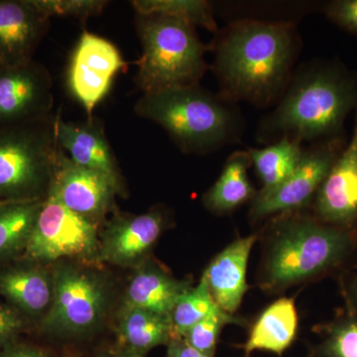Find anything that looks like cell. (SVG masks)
<instances>
[{
    "label": "cell",
    "mask_w": 357,
    "mask_h": 357,
    "mask_svg": "<svg viewBox=\"0 0 357 357\" xmlns=\"http://www.w3.org/2000/svg\"><path fill=\"white\" fill-rule=\"evenodd\" d=\"M300 48L299 34L290 21L232 23L215 44L213 69L220 98L269 105L287 86Z\"/></svg>",
    "instance_id": "obj_1"
},
{
    "label": "cell",
    "mask_w": 357,
    "mask_h": 357,
    "mask_svg": "<svg viewBox=\"0 0 357 357\" xmlns=\"http://www.w3.org/2000/svg\"><path fill=\"white\" fill-rule=\"evenodd\" d=\"M264 236L258 284L270 294L330 273L351 257L357 244L354 229L300 211L276 215Z\"/></svg>",
    "instance_id": "obj_2"
},
{
    "label": "cell",
    "mask_w": 357,
    "mask_h": 357,
    "mask_svg": "<svg viewBox=\"0 0 357 357\" xmlns=\"http://www.w3.org/2000/svg\"><path fill=\"white\" fill-rule=\"evenodd\" d=\"M357 109V82L333 67L303 68L271 114L259 124L260 140L311 141L340 132L347 114Z\"/></svg>",
    "instance_id": "obj_3"
},
{
    "label": "cell",
    "mask_w": 357,
    "mask_h": 357,
    "mask_svg": "<svg viewBox=\"0 0 357 357\" xmlns=\"http://www.w3.org/2000/svg\"><path fill=\"white\" fill-rule=\"evenodd\" d=\"M134 112L165 129L185 153H210L236 140L241 130L230 102L199 84L143 93Z\"/></svg>",
    "instance_id": "obj_4"
},
{
    "label": "cell",
    "mask_w": 357,
    "mask_h": 357,
    "mask_svg": "<svg viewBox=\"0 0 357 357\" xmlns=\"http://www.w3.org/2000/svg\"><path fill=\"white\" fill-rule=\"evenodd\" d=\"M135 26L142 48L135 79L143 93L198 86L208 69V48L194 25L159 14L136 13Z\"/></svg>",
    "instance_id": "obj_5"
},
{
    "label": "cell",
    "mask_w": 357,
    "mask_h": 357,
    "mask_svg": "<svg viewBox=\"0 0 357 357\" xmlns=\"http://www.w3.org/2000/svg\"><path fill=\"white\" fill-rule=\"evenodd\" d=\"M58 151L52 119L0 128V203L46 198Z\"/></svg>",
    "instance_id": "obj_6"
},
{
    "label": "cell",
    "mask_w": 357,
    "mask_h": 357,
    "mask_svg": "<svg viewBox=\"0 0 357 357\" xmlns=\"http://www.w3.org/2000/svg\"><path fill=\"white\" fill-rule=\"evenodd\" d=\"M53 279V301L41 321L45 332L61 337L93 332L109 305V288L102 277L84 268L63 264L56 268Z\"/></svg>",
    "instance_id": "obj_7"
},
{
    "label": "cell",
    "mask_w": 357,
    "mask_h": 357,
    "mask_svg": "<svg viewBox=\"0 0 357 357\" xmlns=\"http://www.w3.org/2000/svg\"><path fill=\"white\" fill-rule=\"evenodd\" d=\"M100 246L98 225L47 196L23 257L26 261L38 264L61 258L98 259Z\"/></svg>",
    "instance_id": "obj_8"
},
{
    "label": "cell",
    "mask_w": 357,
    "mask_h": 357,
    "mask_svg": "<svg viewBox=\"0 0 357 357\" xmlns=\"http://www.w3.org/2000/svg\"><path fill=\"white\" fill-rule=\"evenodd\" d=\"M340 155L337 140L304 150L294 172L269 191H258L250 202L252 222L295 213L312 204L319 187Z\"/></svg>",
    "instance_id": "obj_9"
},
{
    "label": "cell",
    "mask_w": 357,
    "mask_h": 357,
    "mask_svg": "<svg viewBox=\"0 0 357 357\" xmlns=\"http://www.w3.org/2000/svg\"><path fill=\"white\" fill-rule=\"evenodd\" d=\"M128 67L114 43L89 31L79 36L68 68L70 93L86 110L89 119L109 93L115 76Z\"/></svg>",
    "instance_id": "obj_10"
},
{
    "label": "cell",
    "mask_w": 357,
    "mask_h": 357,
    "mask_svg": "<svg viewBox=\"0 0 357 357\" xmlns=\"http://www.w3.org/2000/svg\"><path fill=\"white\" fill-rule=\"evenodd\" d=\"M54 98L46 68L32 62L0 66V128L51 119Z\"/></svg>",
    "instance_id": "obj_11"
},
{
    "label": "cell",
    "mask_w": 357,
    "mask_h": 357,
    "mask_svg": "<svg viewBox=\"0 0 357 357\" xmlns=\"http://www.w3.org/2000/svg\"><path fill=\"white\" fill-rule=\"evenodd\" d=\"M119 194L114 183L102 174L77 165L60 149L47 196L91 222L107 217Z\"/></svg>",
    "instance_id": "obj_12"
},
{
    "label": "cell",
    "mask_w": 357,
    "mask_h": 357,
    "mask_svg": "<svg viewBox=\"0 0 357 357\" xmlns=\"http://www.w3.org/2000/svg\"><path fill=\"white\" fill-rule=\"evenodd\" d=\"M314 217L342 229H354L357 222V109L351 142L319 187L314 202Z\"/></svg>",
    "instance_id": "obj_13"
},
{
    "label": "cell",
    "mask_w": 357,
    "mask_h": 357,
    "mask_svg": "<svg viewBox=\"0 0 357 357\" xmlns=\"http://www.w3.org/2000/svg\"><path fill=\"white\" fill-rule=\"evenodd\" d=\"M167 223L168 217L159 208L142 215L114 217L103 234L98 259L122 267L140 265Z\"/></svg>",
    "instance_id": "obj_14"
},
{
    "label": "cell",
    "mask_w": 357,
    "mask_h": 357,
    "mask_svg": "<svg viewBox=\"0 0 357 357\" xmlns=\"http://www.w3.org/2000/svg\"><path fill=\"white\" fill-rule=\"evenodd\" d=\"M58 146L77 165L102 174L109 178L119 194H123V180L102 122L95 117L86 121L54 119Z\"/></svg>",
    "instance_id": "obj_15"
},
{
    "label": "cell",
    "mask_w": 357,
    "mask_h": 357,
    "mask_svg": "<svg viewBox=\"0 0 357 357\" xmlns=\"http://www.w3.org/2000/svg\"><path fill=\"white\" fill-rule=\"evenodd\" d=\"M48 22L32 0H0V66L32 62Z\"/></svg>",
    "instance_id": "obj_16"
},
{
    "label": "cell",
    "mask_w": 357,
    "mask_h": 357,
    "mask_svg": "<svg viewBox=\"0 0 357 357\" xmlns=\"http://www.w3.org/2000/svg\"><path fill=\"white\" fill-rule=\"evenodd\" d=\"M258 234L232 241L206 268L202 276L218 306L234 316L248 290V265Z\"/></svg>",
    "instance_id": "obj_17"
},
{
    "label": "cell",
    "mask_w": 357,
    "mask_h": 357,
    "mask_svg": "<svg viewBox=\"0 0 357 357\" xmlns=\"http://www.w3.org/2000/svg\"><path fill=\"white\" fill-rule=\"evenodd\" d=\"M54 295L53 273L26 261L0 269V296L23 317L43 319Z\"/></svg>",
    "instance_id": "obj_18"
},
{
    "label": "cell",
    "mask_w": 357,
    "mask_h": 357,
    "mask_svg": "<svg viewBox=\"0 0 357 357\" xmlns=\"http://www.w3.org/2000/svg\"><path fill=\"white\" fill-rule=\"evenodd\" d=\"M297 309L292 298H281L263 310L251 326L245 344L241 347L243 357L255 351L272 352L283 356L292 345L298 333Z\"/></svg>",
    "instance_id": "obj_19"
},
{
    "label": "cell",
    "mask_w": 357,
    "mask_h": 357,
    "mask_svg": "<svg viewBox=\"0 0 357 357\" xmlns=\"http://www.w3.org/2000/svg\"><path fill=\"white\" fill-rule=\"evenodd\" d=\"M192 288L156 265L138 268L126 289L123 306L170 316L178 298Z\"/></svg>",
    "instance_id": "obj_20"
},
{
    "label": "cell",
    "mask_w": 357,
    "mask_h": 357,
    "mask_svg": "<svg viewBox=\"0 0 357 357\" xmlns=\"http://www.w3.org/2000/svg\"><path fill=\"white\" fill-rule=\"evenodd\" d=\"M250 166L248 151H236L230 155L217 182L204 195L206 210L215 215H229L252 201L257 192L248 178Z\"/></svg>",
    "instance_id": "obj_21"
},
{
    "label": "cell",
    "mask_w": 357,
    "mask_h": 357,
    "mask_svg": "<svg viewBox=\"0 0 357 357\" xmlns=\"http://www.w3.org/2000/svg\"><path fill=\"white\" fill-rule=\"evenodd\" d=\"M117 333L119 347L144 356L175 337L170 316L138 307H122Z\"/></svg>",
    "instance_id": "obj_22"
},
{
    "label": "cell",
    "mask_w": 357,
    "mask_h": 357,
    "mask_svg": "<svg viewBox=\"0 0 357 357\" xmlns=\"http://www.w3.org/2000/svg\"><path fill=\"white\" fill-rule=\"evenodd\" d=\"M43 201L0 203V266L24 255Z\"/></svg>",
    "instance_id": "obj_23"
},
{
    "label": "cell",
    "mask_w": 357,
    "mask_h": 357,
    "mask_svg": "<svg viewBox=\"0 0 357 357\" xmlns=\"http://www.w3.org/2000/svg\"><path fill=\"white\" fill-rule=\"evenodd\" d=\"M303 152L302 143L289 137L260 149H249L251 165L262 184L260 191H269L285 181L295 170Z\"/></svg>",
    "instance_id": "obj_24"
},
{
    "label": "cell",
    "mask_w": 357,
    "mask_h": 357,
    "mask_svg": "<svg viewBox=\"0 0 357 357\" xmlns=\"http://www.w3.org/2000/svg\"><path fill=\"white\" fill-rule=\"evenodd\" d=\"M131 6L135 13L169 16L195 27L202 26L208 31L218 32L213 6L204 0H134Z\"/></svg>",
    "instance_id": "obj_25"
},
{
    "label": "cell",
    "mask_w": 357,
    "mask_h": 357,
    "mask_svg": "<svg viewBox=\"0 0 357 357\" xmlns=\"http://www.w3.org/2000/svg\"><path fill=\"white\" fill-rule=\"evenodd\" d=\"M225 314L227 312L222 311L213 300L206 282L202 276L198 286L192 287L178 298L170 318L175 337H182L192 326L208 317Z\"/></svg>",
    "instance_id": "obj_26"
},
{
    "label": "cell",
    "mask_w": 357,
    "mask_h": 357,
    "mask_svg": "<svg viewBox=\"0 0 357 357\" xmlns=\"http://www.w3.org/2000/svg\"><path fill=\"white\" fill-rule=\"evenodd\" d=\"M311 357H357V319L347 318L319 328Z\"/></svg>",
    "instance_id": "obj_27"
},
{
    "label": "cell",
    "mask_w": 357,
    "mask_h": 357,
    "mask_svg": "<svg viewBox=\"0 0 357 357\" xmlns=\"http://www.w3.org/2000/svg\"><path fill=\"white\" fill-rule=\"evenodd\" d=\"M229 324L243 326L248 325L245 321L232 314H213L192 326L182 337L194 349L208 356H215L223 326Z\"/></svg>",
    "instance_id": "obj_28"
},
{
    "label": "cell",
    "mask_w": 357,
    "mask_h": 357,
    "mask_svg": "<svg viewBox=\"0 0 357 357\" xmlns=\"http://www.w3.org/2000/svg\"><path fill=\"white\" fill-rule=\"evenodd\" d=\"M32 2L49 20L53 16L89 20L102 13L109 4V1L103 0H32Z\"/></svg>",
    "instance_id": "obj_29"
},
{
    "label": "cell",
    "mask_w": 357,
    "mask_h": 357,
    "mask_svg": "<svg viewBox=\"0 0 357 357\" xmlns=\"http://www.w3.org/2000/svg\"><path fill=\"white\" fill-rule=\"evenodd\" d=\"M24 323V317L17 310L0 301V351L17 342Z\"/></svg>",
    "instance_id": "obj_30"
},
{
    "label": "cell",
    "mask_w": 357,
    "mask_h": 357,
    "mask_svg": "<svg viewBox=\"0 0 357 357\" xmlns=\"http://www.w3.org/2000/svg\"><path fill=\"white\" fill-rule=\"evenodd\" d=\"M326 15L335 24L357 33V0H337L328 6Z\"/></svg>",
    "instance_id": "obj_31"
},
{
    "label": "cell",
    "mask_w": 357,
    "mask_h": 357,
    "mask_svg": "<svg viewBox=\"0 0 357 357\" xmlns=\"http://www.w3.org/2000/svg\"><path fill=\"white\" fill-rule=\"evenodd\" d=\"M0 357H52L48 351L35 345L15 344L0 351Z\"/></svg>",
    "instance_id": "obj_32"
},
{
    "label": "cell",
    "mask_w": 357,
    "mask_h": 357,
    "mask_svg": "<svg viewBox=\"0 0 357 357\" xmlns=\"http://www.w3.org/2000/svg\"><path fill=\"white\" fill-rule=\"evenodd\" d=\"M167 357H215L199 351L183 337H175L167 344Z\"/></svg>",
    "instance_id": "obj_33"
},
{
    "label": "cell",
    "mask_w": 357,
    "mask_h": 357,
    "mask_svg": "<svg viewBox=\"0 0 357 357\" xmlns=\"http://www.w3.org/2000/svg\"><path fill=\"white\" fill-rule=\"evenodd\" d=\"M349 305L354 312L357 314V276L352 280L349 291Z\"/></svg>",
    "instance_id": "obj_34"
},
{
    "label": "cell",
    "mask_w": 357,
    "mask_h": 357,
    "mask_svg": "<svg viewBox=\"0 0 357 357\" xmlns=\"http://www.w3.org/2000/svg\"><path fill=\"white\" fill-rule=\"evenodd\" d=\"M112 357H146L144 354H138L130 349H124V347H119L114 354H112Z\"/></svg>",
    "instance_id": "obj_35"
},
{
    "label": "cell",
    "mask_w": 357,
    "mask_h": 357,
    "mask_svg": "<svg viewBox=\"0 0 357 357\" xmlns=\"http://www.w3.org/2000/svg\"><path fill=\"white\" fill-rule=\"evenodd\" d=\"M93 357H112V354H107V352H102V354H98V356Z\"/></svg>",
    "instance_id": "obj_36"
}]
</instances>
